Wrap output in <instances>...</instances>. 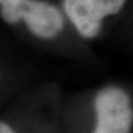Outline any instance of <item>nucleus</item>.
I'll return each instance as SVG.
<instances>
[{
	"mask_svg": "<svg viewBox=\"0 0 133 133\" xmlns=\"http://www.w3.org/2000/svg\"><path fill=\"white\" fill-rule=\"evenodd\" d=\"M38 2L39 0H0L1 17L8 23H16L19 20L27 22Z\"/></svg>",
	"mask_w": 133,
	"mask_h": 133,
	"instance_id": "obj_3",
	"label": "nucleus"
},
{
	"mask_svg": "<svg viewBox=\"0 0 133 133\" xmlns=\"http://www.w3.org/2000/svg\"><path fill=\"white\" fill-rule=\"evenodd\" d=\"M127 0H63L64 11L78 32L92 39L102 27L104 17L115 15Z\"/></svg>",
	"mask_w": 133,
	"mask_h": 133,
	"instance_id": "obj_2",
	"label": "nucleus"
},
{
	"mask_svg": "<svg viewBox=\"0 0 133 133\" xmlns=\"http://www.w3.org/2000/svg\"><path fill=\"white\" fill-rule=\"evenodd\" d=\"M0 132H1V133H12V132H14V129L10 128L7 123L1 121V122H0Z\"/></svg>",
	"mask_w": 133,
	"mask_h": 133,
	"instance_id": "obj_4",
	"label": "nucleus"
},
{
	"mask_svg": "<svg viewBox=\"0 0 133 133\" xmlns=\"http://www.w3.org/2000/svg\"><path fill=\"white\" fill-rule=\"evenodd\" d=\"M95 133H128L133 124V108L124 90L108 87L94 98Z\"/></svg>",
	"mask_w": 133,
	"mask_h": 133,
	"instance_id": "obj_1",
	"label": "nucleus"
}]
</instances>
